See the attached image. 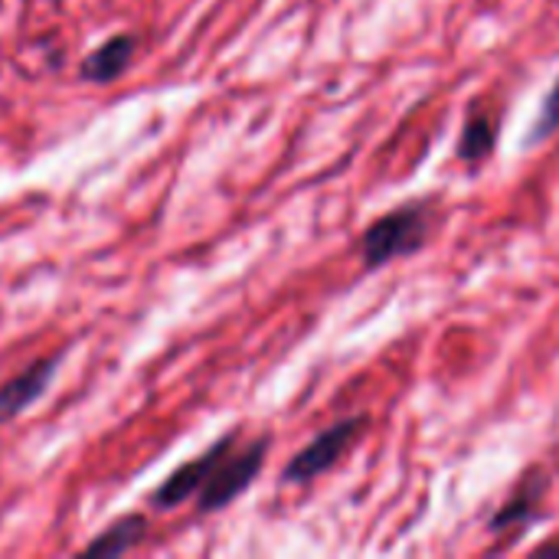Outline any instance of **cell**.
I'll list each match as a JSON object with an SVG mask.
<instances>
[{
  "mask_svg": "<svg viewBox=\"0 0 559 559\" xmlns=\"http://www.w3.org/2000/svg\"><path fill=\"white\" fill-rule=\"evenodd\" d=\"M436 226V200H409L377 216L360 236V262L367 272H380L396 259L419 255L429 246Z\"/></svg>",
  "mask_w": 559,
  "mask_h": 559,
  "instance_id": "obj_1",
  "label": "cell"
},
{
  "mask_svg": "<svg viewBox=\"0 0 559 559\" xmlns=\"http://www.w3.org/2000/svg\"><path fill=\"white\" fill-rule=\"evenodd\" d=\"M131 56H134V39L124 36V33L111 36L108 43H102L95 52L85 56L82 79H88V82H111V79H118L128 69Z\"/></svg>",
  "mask_w": 559,
  "mask_h": 559,
  "instance_id": "obj_8",
  "label": "cell"
},
{
  "mask_svg": "<svg viewBox=\"0 0 559 559\" xmlns=\"http://www.w3.org/2000/svg\"><path fill=\"white\" fill-rule=\"evenodd\" d=\"M144 531H147V524H144V518H141V514L121 518V521H115L102 537H95V540L85 547V554L121 557V554H128L131 547H138V544L144 540Z\"/></svg>",
  "mask_w": 559,
  "mask_h": 559,
  "instance_id": "obj_9",
  "label": "cell"
},
{
  "mask_svg": "<svg viewBox=\"0 0 559 559\" xmlns=\"http://www.w3.org/2000/svg\"><path fill=\"white\" fill-rule=\"evenodd\" d=\"M495 147H498V121L488 111L472 108L465 124H462L455 157L462 164H481V160H488L495 154Z\"/></svg>",
  "mask_w": 559,
  "mask_h": 559,
  "instance_id": "obj_7",
  "label": "cell"
},
{
  "mask_svg": "<svg viewBox=\"0 0 559 559\" xmlns=\"http://www.w3.org/2000/svg\"><path fill=\"white\" fill-rule=\"evenodd\" d=\"M59 357H49V360H36L33 367H26L23 373H16L13 380H7L0 386V423L20 416L29 403H36L43 396V390L49 386L52 380V370H56Z\"/></svg>",
  "mask_w": 559,
  "mask_h": 559,
  "instance_id": "obj_6",
  "label": "cell"
},
{
  "mask_svg": "<svg viewBox=\"0 0 559 559\" xmlns=\"http://www.w3.org/2000/svg\"><path fill=\"white\" fill-rule=\"evenodd\" d=\"M370 419L360 413V416H347V419H337L334 426H328L324 432H318L282 472V481L285 485H311L314 478L334 472L347 455L350 449L364 439Z\"/></svg>",
  "mask_w": 559,
  "mask_h": 559,
  "instance_id": "obj_2",
  "label": "cell"
},
{
  "mask_svg": "<svg viewBox=\"0 0 559 559\" xmlns=\"http://www.w3.org/2000/svg\"><path fill=\"white\" fill-rule=\"evenodd\" d=\"M236 432H229V436H223L219 442H213L200 459H193V462H187V465H180L160 488H157V495L151 498V504L157 508V511H170V508H177V504H183L187 498H193V495H200V488L206 485V478L213 475V468L226 459V452H233L236 449Z\"/></svg>",
  "mask_w": 559,
  "mask_h": 559,
  "instance_id": "obj_5",
  "label": "cell"
},
{
  "mask_svg": "<svg viewBox=\"0 0 559 559\" xmlns=\"http://www.w3.org/2000/svg\"><path fill=\"white\" fill-rule=\"evenodd\" d=\"M557 131H559V75L554 79V85L547 88V95H544V102H540V111H537V118H534V124H531V131H527V141H524V144H540V141L554 138Z\"/></svg>",
  "mask_w": 559,
  "mask_h": 559,
  "instance_id": "obj_10",
  "label": "cell"
},
{
  "mask_svg": "<svg viewBox=\"0 0 559 559\" xmlns=\"http://www.w3.org/2000/svg\"><path fill=\"white\" fill-rule=\"evenodd\" d=\"M269 445L272 439L262 436L255 442H249L246 449H233L226 452V459L213 468V475L206 478V485L200 488V514H216L223 511L226 504H233L239 495L249 491V485L259 478L262 465H265V455H269Z\"/></svg>",
  "mask_w": 559,
  "mask_h": 559,
  "instance_id": "obj_3",
  "label": "cell"
},
{
  "mask_svg": "<svg viewBox=\"0 0 559 559\" xmlns=\"http://www.w3.org/2000/svg\"><path fill=\"white\" fill-rule=\"evenodd\" d=\"M547 491H550V475L544 468H531L521 475V481L514 485V491L504 498V504L491 514L488 531L495 537H521L527 527H534L537 521L547 518L544 504H547Z\"/></svg>",
  "mask_w": 559,
  "mask_h": 559,
  "instance_id": "obj_4",
  "label": "cell"
},
{
  "mask_svg": "<svg viewBox=\"0 0 559 559\" xmlns=\"http://www.w3.org/2000/svg\"><path fill=\"white\" fill-rule=\"evenodd\" d=\"M537 557H557L559 559V537L547 540V544H540V547H537Z\"/></svg>",
  "mask_w": 559,
  "mask_h": 559,
  "instance_id": "obj_11",
  "label": "cell"
}]
</instances>
